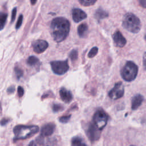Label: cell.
I'll return each mask as SVG.
<instances>
[{
	"mask_svg": "<svg viewBox=\"0 0 146 146\" xmlns=\"http://www.w3.org/2000/svg\"><path fill=\"white\" fill-rule=\"evenodd\" d=\"M36 1H31V3L32 5H34L35 3H36Z\"/></svg>",
	"mask_w": 146,
	"mask_h": 146,
	"instance_id": "cell-34",
	"label": "cell"
},
{
	"mask_svg": "<svg viewBox=\"0 0 146 146\" xmlns=\"http://www.w3.org/2000/svg\"><path fill=\"white\" fill-rule=\"evenodd\" d=\"M22 21H23V15H20L19 17H18V21L17 22L16 26H15V27L17 29H19L21 27V26L22 25Z\"/></svg>",
	"mask_w": 146,
	"mask_h": 146,
	"instance_id": "cell-26",
	"label": "cell"
},
{
	"mask_svg": "<svg viewBox=\"0 0 146 146\" xmlns=\"http://www.w3.org/2000/svg\"><path fill=\"white\" fill-rule=\"evenodd\" d=\"M7 18V14L4 12L0 13V30H2L5 27Z\"/></svg>",
	"mask_w": 146,
	"mask_h": 146,
	"instance_id": "cell-18",
	"label": "cell"
},
{
	"mask_svg": "<svg viewBox=\"0 0 146 146\" xmlns=\"http://www.w3.org/2000/svg\"><path fill=\"white\" fill-rule=\"evenodd\" d=\"M70 118H71V115H65V116H63L60 117L59 119V120L60 123H66L70 120Z\"/></svg>",
	"mask_w": 146,
	"mask_h": 146,
	"instance_id": "cell-24",
	"label": "cell"
},
{
	"mask_svg": "<svg viewBox=\"0 0 146 146\" xmlns=\"http://www.w3.org/2000/svg\"><path fill=\"white\" fill-rule=\"evenodd\" d=\"M96 1H94V0H79V2L84 6H89L93 5Z\"/></svg>",
	"mask_w": 146,
	"mask_h": 146,
	"instance_id": "cell-20",
	"label": "cell"
},
{
	"mask_svg": "<svg viewBox=\"0 0 146 146\" xmlns=\"http://www.w3.org/2000/svg\"><path fill=\"white\" fill-rule=\"evenodd\" d=\"M70 29V22L64 17H57L51 23V33L56 42L63 41L68 36Z\"/></svg>",
	"mask_w": 146,
	"mask_h": 146,
	"instance_id": "cell-1",
	"label": "cell"
},
{
	"mask_svg": "<svg viewBox=\"0 0 146 146\" xmlns=\"http://www.w3.org/2000/svg\"><path fill=\"white\" fill-rule=\"evenodd\" d=\"M8 121H9V119H6V118H3V119L1 120V121L0 122V124L2 125H6L8 123Z\"/></svg>",
	"mask_w": 146,
	"mask_h": 146,
	"instance_id": "cell-30",
	"label": "cell"
},
{
	"mask_svg": "<svg viewBox=\"0 0 146 146\" xmlns=\"http://www.w3.org/2000/svg\"><path fill=\"white\" fill-rule=\"evenodd\" d=\"M137 72L138 67L137 65L132 61H127L121 68L120 74L125 81L131 82L136 78Z\"/></svg>",
	"mask_w": 146,
	"mask_h": 146,
	"instance_id": "cell-4",
	"label": "cell"
},
{
	"mask_svg": "<svg viewBox=\"0 0 146 146\" xmlns=\"http://www.w3.org/2000/svg\"><path fill=\"white\" fill-rule=\"evenodd\" d=\"M130 146H135V145H130Z\"/></svg>",
	"mask_w": 146,
	"mask_h": 146,
	"instance_id": "cell-36",
	"label": "cell"
},
{
	"mask_svg": "<svg viewBox=\"0 0 146 146\" xmlns=\"http://www.w3.org/2000/svg\"><path fill=\"white\" fill-rule=\"evenodd\" d=\"M50 64L54 73L59 75L65 74L69 68L67 60L52 61L50 63Z\"/></svg>",
	"mask_w": 146,
	"mask_h": 146,
	"instance_id": "cell-6",
	"label": "cell"
},
{
	"mask_svg": "<svg viewBox=\"0 0 146 146\" xmlns=\"http://www.w3.org/2000/svg\"><path fill=\"white\" fill-rule=\"evenodd\" d=\"M144 100V97L141 94H136L132 99L131 108L132 110H136L141 104Z\"/></svg>",
	"mask_w": 146,
	"mask_h": 146,
	"instance_id": "cell-14",
	"label": "cell"
},
{
	"mask_svg": "<svg viewBox=\"0 0 146 146\" xmlns=\"http://www.w3.org/2000/svg\"><path fill=\"white\" fill-rule=\"evenodd\" d=\"M16 13H17V9L15 7L13 9L12 13H11V22L14 21L16 16Z\"/></svg>",
	"mask_w": 146,
	"mask_h": 146,
	"instance_id": "cell-28",
	"label": "cell"
},
{
	"mask_svg": "<svg viewBox=\"0 0 146 146\" xmlns=\"http://www.w3.org/2000/svg\"><path fill=\"white\" fill-rule=\"evenodd\" d=\"M124 93V88L123 83L119 82L115 84L113 88H112L108 93L109 97L112 100H116L123 97Z\"/></svg>",
	"mask_w": 146,
	"mask_h": 146,
	"instance_id": "cell-8",
	"label": "cell"
},
{
	"mask_svg": "<svg viewBox=\"0 0 146 146\" xmlns=\"http://www.w3.org/2000/svg\"><path fill=\"white\" fill-rule=\"evenodd\" d=\"M39 62V59L38 58L34 56H31L29 57L27 60V63L29 66H35Z\"/></svg>",
	"mask_w": 146,
	"mask_h": 146,
	"instance_id": "cell-19",
	"label": "cell"
},
{
	"mask_svg": "<svg viewBox=\"0 0 146 146\" xmlns=\"http://www.w3.org/2000/svg\"><path fill=\"white\" fill-rule=\"evenodd\" d=\"M48 44L44 40H37L33 44L34 51L38 54H40L44 52L48 47Z\"/></svg>",
	"mask_w": 146,
	"mask_h": 146,
	"instance_id": "cell-10",
	"label": "cell"
},
{
	"mask_svg": "<svg viewBox=\"0 0 146 146\" xmlns=\"http://www.w3.org/2000/svg\"><path fill=\"white\" fill-rule=\"evenodd\" d=\"M71 146H87L79 136H75L71 139Z\"/></svg>",
	"mask_w": 146,
	"mask_h": 146,
	"instance_id": "cell-17",
	"label": "cell"
},
{
	"mask_svg": "<svg viewBox=\"0 0 146 146\" xmlns=\"http://www.w3.org/2000/svg\"><path fill=\"white\" fill-rule=\"evenodd\" d=\"M144 39L146 40V34L145 35V36H144Z\"/></svg>",
	"mask_w": 146,
	"mask_h": 146,
	"instance_id": "cell-35",
	"label": "cell"
},
{
	"mask_svg": "<svg viewBox=\"0 0 146 146\" xmlns=\"http://www.w3.org/2000/svg\"><path fill=\"white\" fill-rule=\"evenodd\" d=\"M59 95L61 99L66 103H69L73 98L71 92L64 87L60 89Z\"/></svg>",
	"mask_w": 146,
	"mask_h": 146,
	"instance_id": "cell-13",
	"label": "cell"
},
{
	"mask_svg": "<svg viewBox=\"0 0 146 146\" xmlns=\"http://www.w3.org/2000/svg\"><path fill=\"white\" fill-rule=\"evenodd\" d=\"M7 92H8V93H9V94H11V93H13V92H14V87L11 86V87H9V88H8V90H7Z\"/></svg>",
	"mask_w": 146,
	"mask_h": 146,
	"instance_id": "cell-32",
	"label": "cell"
},
{
	"mask_svg": "<svg viewBox=\"0 0 146 146\" xmlns=\"http://www.w3.org/2000/svg\"><path fill=\"white\" fill-rule=\"evenodd\" d=\"M143 64L144 68L146 70V52H144L143 57Z\"/></svg>",
	"mask_w": 146,
	"mask_h": 146,
	"instance_id": "cell-29",
	"label": "cell"
},
{
	"mask_svg": "<svg viewBox=\"0 0 146 146\" xmlns=\"http://www.w3.org/2000/svg\"><path fill=\"white\" fill-rule=\"evenodd\" d=\"M108 17V13L102 8L98 9L95 11V18L98 22H100L101 20Z\"/></svg>",
	"mask_w": 146,
	"mask_h": 146,
	"instance_id": "cell-15",
	"label": "cell"
},
{
	"mask_svg": "<svg viewBox=\"0 0 146 146\" xmlns=\"http://www.w3.org/2000/svg\"><path fill=\"white\" fill-rule=\"evenodd\" d=\"M139 3L141 7L146 8V0H140L139 1Z\"/></svg>",
	"mask_w": 146,
	"mask_h": 146,
	"instance_id": "cell-31",
	"label": "cell"
},
{
	"mask_svg": "<svg viewBox=\"0 0 146 146\" xmlns=\"http://www.w3.org/2000/svg\"><path fill=\"white\" fill-rule=\"evenodd\" d=\"M122 25L125 29L132 33H137L141 29L140 20L137 17L131 13L124 15Z\"/></svg>",
	"mask_w": 146,
	"mask_h": 146,
	"instance_id": "cell-3",
	"label": "cell"
},
{
	"mask_svg": "<svg viewBox=\"0 0 146 146\" xmlns=\"http://www.w3.org/2000/svg\"><path fill=\"white\" fill-rule=\"evenodd\" d=\"M28 146H37V145L34 141H31L29 143Z\"/></svg>",
	"mask_w": 146,
	"mask_h": 146,
	"instance_id": "cell-33",
	"label": "cell"
},
{
	"mask_svg": "<svg viewBox=\"0 0 146 146\" xmlns=\"http://www.w3.org/2000/svg\"><path fill=\"white\" fill-rule=\"evenodd\" d=\"M72 17L74 22H79L86 18L87 14L82 9L74 8L72 10Z\"/></svg>",
	"mask_w": 146,
	"mask_h": 146,
	"instance_id": "cell-11",
	"label": "cell"
},
{
	"mask_svg": "<svg viewBox=\"0 0 146 146\" xmlns=\"http://www.w3.org/2000/svg\"><path fill=\"white\" fill-rule=\"evenodd\" d=\"M15 75H16V77L17 79H20V78L23 75V71L22 70L19 68L18 67H15Z\"/></svg>",
	"mask_w": 146,
	"mask_h": 146,
	"instance_id": "cell-25",
	"label": "cell"
},
{
	"mask_svg": "<svg viewBox=\"0 0 146 146\" xmlns=\"http://www.w3.org/2000/svg\"><path fill=\"white\" fill-rule=\"evenodd\" d=\"M55 129V125L52 123H49L44 125L40 130V135L46 137L51 135Z\"/></svg>",
	"mask_w": 146,
	"mask_h": 146,
	"instance_id": "cell-12",
	"label": "cell"
},
{
	"mask_svg": "<svg viewBox=\"0 0 146 146\" xmlns=\"http://www.w3.org/2000/svg\"><path fill=\"white\" fill-rule=\"evenodd\" d=\"M18 94L19 97H22L24 94V90L21 86H19L18 87Z\"/></svg>",
	"mask_w": 146,
	"mask_h": 146,
	"instance_id": "cell-27",
	"label": "cell"
},
{
	"mask_svg": "<svg viewBox=\"0 0 146 146\" xmlns=\"http://www.w3.org/2000/svg\"><path fill=\"white\" fill-rule=\"evenodd\" d=\"M52 108L54 112H58L63 110L64 107L60 104H54Z\"/></svg>",
	"mask_w": 146,
	"mask_h": 146,
	"instance_id": "cell-22",
	"label": "cell"
},
{
	"mask_svg": "<svg viewBox=\"0 0 146 146\" xmlns=\"http://www.w3.org/2000/svg\"><path fill=\"white\" fill-rule=\"evenodd\" d=\"M78 52L75 49L72 50L69 54V57L72 61L76 60L78 59Z\"/></svg>",
	"mask_w": 146,
	"mask_h": 146,
	"instance_id": "cell-21",
	"label": "cell"
},
{
	"mask_svg": "<svg viewBox=\"0 0 146 146\" xmlns=\"http://www.w3.org/2000/svg\"><path fill=\"white\" fill-rule=\"evenodd\" d=\"M108 120V116L107 113L103 110H97L92 118V123L96 127L102 131L106 127Z\"/></svg>",
	"mask_w": 146,
	"mask_h": 146,
	"instance_id": "cell-5",
	"label": "cell"
},
{
	"mask_svg": "<svg viewBox=\"0 0 146 146\" xmlns=\"http://www.w3.org/2000/svg\"><path fill=\"white\" fill-rule=\"evenodd\" d=\"M88 25L86 23H82L78 27V34L80 38H84L88 33Z\"/></svg>",
	"mask_w": 146,
	"mask_h": 146,
	"instance_id": "cell-16",
	"label": "cell"
},
{
	"mask_svg": "<svg viewBox=\"0 0 146 146\" xmlns=\"http://www.w3.org/2000/svg\"><path fill=\"white\" fill-rule=\"evenodd\" d=\"M39 131L37 125H18L13 129L15 140H22L29 138Z\"/></svg>",
	"mask_w": 146,
	"mask_h": 146,
	"instance_id": "cell-2",
	"label": "cell"
},
{
	"mask_svg": "<svg viewBox=\"0 0 146 146\" xmlns=\"http://www.w3.org/2000/svg\"><path fill=\"white\" fill-rule=\"evenodd\" d=\"M100 132L92 123H89L86 129V133L91 142H94L100 138Z\"/></svg>",
	"mask_w": 146,
	"mask_h": 146,
	"instance_id": "cell-7",
	"label": "cell"
},
{
	"mask_svg": "<svg viewBox=\"0 0 146 146\" xmlns=\"http://www.w3.org/2000/svg\"><path fill=\"white\" fill-rule=\"evenodd\" d=\"M98 48L97 47H92L91 50L90 51V52H88V56L90 58H94L98 53Z\"/></svg>",
	"mask_w": 146,
	"mask_h": 146,
	"instance_id": "cell-23",
	"label": "cell"
},
{
	"mask_svg": "<svg viewBox=\"0 0 146 146\" xmlns=\"http://www.w3.org/2000/svg\"><path fill=\"white\" fill-rule=\"evenodd\" d=\"M112 38L114 44L115 45V46L118 47H124L127 43L126 39L119 30H117L115 32V33L113 34Z\"/></svg>",
	"mask_w": 146,
	"mask_h": 146,
	"instance_id": "cell-9",
	"label": "cell"
}]
</instances>
